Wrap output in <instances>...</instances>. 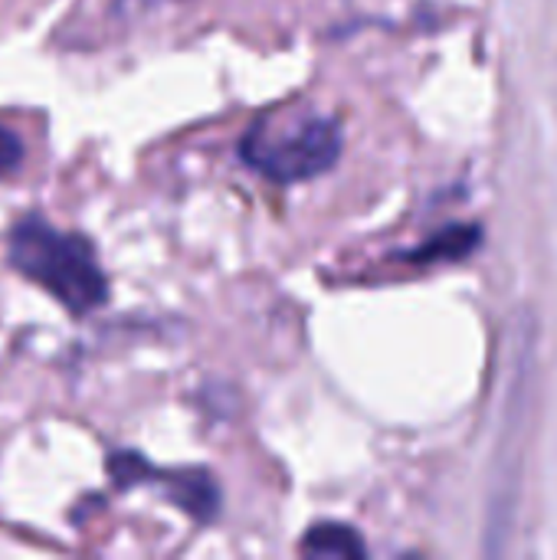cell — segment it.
I'll return each instance as SVG.
<instances>
[{"label": "cell", "mask_w": 557, "mask_h": 560, "mask_svg": "<svg viewBox=\"0 0 557 560\" xmlns=\"http://www.w3.org/2000/svg\"><path fill=\"white\" fill-rule=\"evenodd\" d=\"M302 551L312 558H364L368 545L361 541L355 528L341 522H322L309 528V535L302 538Z\"/></svg>", "instance_id": "8992f818"}, {"label": "cell", "mask_w": 557, "mask_h": 560, "mask_svg": "<svg viewBox=\"0 0 557 560\" xmlns=\"http://www.w3.org/2000/svg\"><path fill=\"white\" fill-rule=\"evenodd\" d=\"M341 148L345 131L335 115H259L240 138V158L279 187L328 174Z\"/></svg>", "instance_id": "7a4b0ae2"}, {"label": "cell", "mask_w": 557, "mask_h": 560, "mask_svg": "<svg viewBox=\"0 0 557 560\" xmlns=\"http://www.w3.org/2000/svg\"><path fill=\"white\" fill-rule=\"evenodd\" d=\"M535 328L525 325V338L515 354V371L509 381L502 440L496 450L492 466V489H489V518H486V555H502L509 535L515 528L519 509V486H522V459H525V436H529V397L535 377Z\"/></svg>", "instance_id": "3957f363"}, {"label": "cell", "mask_w": 557, "mask_h": 560, "mask_svg": "<svg viewBox=\"0 0 557 560\" xmlns=\"http://www.w3.org/2000/svg\"><path fill=\"white\" fill-rule=\"evenodd\" d=\"M23 158H26V148L20 141V135L7 121H0V177L20 171Z\"/></svg>", "instance_id": "52a82bcc"}, {"label": "cell", "mask_w": 557, "mask_h": 560, "mask_svg": "<svg viewBox=\"0 0 557 560\" xmlns=\"http://www.w3.org/2000/svg\"><path fill=\"white\" fill-rule=\"evenodd\" d=\"M7 262L72 315H89L108 299V279L89 236L56 230L39 213H26L10 230Z\"/></svg>", "instance_id": "6da1fadb"}, {"label": "cell", "mask_w": 557, "mask_h": 560, "mask_svg": "<svg viewBox=\"0 0 557 560\" xmlns=\"http://www.w3.org/2000/svg\"><path fill=\"white\" fill-rule=\"evenodd\" d=\"M141 3H171V0H141Z\"/></svg>", "instance_id": "ba28073f"}, {"label": "cell", "mask_w": 557, "mask_h": 560, "mask_svg": "<svg viewBox=\"0 0 557 560\" xmlns=\"http://www.w3.org/2000/svg\"><path fill=\"white\" fill-rule=\"evenodd\" d=\"M479 243H483V226H476V223H450V226L437 230L433 236H427L414 253H404V259L414 262V266L456 262V259H466L469 253H476Z\"/></svg>", "instance_id": "5b68a950"}, {"label": "cell", "mask_w": 557, "mask_h": 560, "mask_svg": "<svg viewBox=\"0 0 557 560\" xmlns=\"http://www.w3.org/2000/svg\"><path fill=\"white\" fill-rule=\"evenodd\" d=\"M108 472L118 489L128 486H158L167 502L177 505L194 522H213L220 512V486L204 469H154L141 453H115Z\"/></svg>", "instance_id": "277c9868"}]
</instances>
